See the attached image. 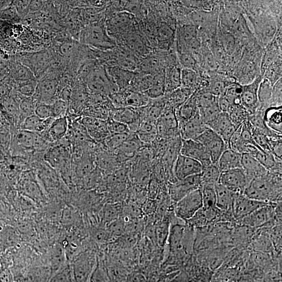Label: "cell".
Instances as JSON below:
<instances>
[{"label": "cell", "mask_w": 282, "mask_h": 282, "mask_svg": "<svg viewBox=\"0 0 282 282\" xmlns=\"http://www.w3.org/2000/svg\"><path fill=\"white\" fill-rule=\"evenodd\" d=\"M202 186L200 174L194 175L169 183L168 193L171 200L176 203L194 190L201 189Z\"/></svg>", "instance_id": "8992f818"}, {"label": "cell", "mask_w": 282, "mask_h": 282, "mask_svg": "<svg viewBox=\"0 0 282 282\" xmlns=\"http://www.w3.org/2000/svg\"><path fill=\"white\" fill-rule=\"evenodd\" d=\"M12 275L9 270L4 269L0 272V282H12Z\"/></svg>", "instance_id": "6125c7cd"}, {"label": "cell", "mask_w": 282, "mask_h": 282, "mask_svg": "<svg viewBox=\"0 0 282 282\" xmlns=\"http://www.w3.org/2000/svg\"><path fill=\"white\" fill-rule=\"evenodd\" d=\"M82 125L89 136L97 141L105 140L109 135L107 122L102 119L86 117L82 119Z\"/></svg>", "instance_id": "ffe728a7"}, {"label": "cell", "mask_w": 282, "mask_h": 282, "mask_svg": "<svg viewBox=\"0 0 282 282\" xmlns=\"http://www.w3.org/2000/svg\"><path fill=\"white\" fill-rule=\"evenodd\" d=\"M192 89L179 88L171 93H166V106L175 110L177 109L194 93Z\"/></svg>", "instance_id": "484cf974"}, {"label": "cell", "mask_w": 282, "mask_h": 282, "mask_svg": "<svg viewBox=\"0 0 282 282\" xmlns=\"http://www.w3.org/2000/svg\"><path fill=\"white\" fill-rule=\"evenodd\" d=\"M105 69L108 74L115 82L119 90L129 89L137 74V72L118 66L105 68Z\"/></svg>", "instance_id": "ac0fdd59"}, {"label": "cell", "mask_w": 282, "mask_h": 282, "mask_svg": "<svg viewBox=\"0 0 282 282\" xmlns=\"http://www.w3.org/2000/svg\"><path fill=\"white\" fill-rule=\"evenodd\" d=\"M218 105L221 112L226 113H228L231 106L224 95L218 97Z\"/></svg>", "instance_id": "91938a15"}, {"label": "cell", "mask_w": 282, "mask_h": 282, "mask_svg": "<svg viewBox=\"0 0 282 282\" xmlns=\"http://www.w3.org/2000/svg\"><path fill=\"white\" fill-rule=\"evenodd\" d=\"M124 230V224L121 221H113L110 225L109 234L111 237L121 236Z\"/></svg>", "instance_id": "6f0895ef"}, {"label": "cell", "mask_w": 282, "mask_h": 282, "mask_svg": "<svg viewBox=\"0 0 282 282\" xmlns=\"http://www.w3.org/2000/svg\"><path fill=\"white\" fill-rule=\"evenodd\" d=\"M44 1H31L30 5V12L34 13L40 11L43 8Z\"/></svg>", "instance_id": "94428289"}, {"label": "cell", "mask_w": 282, "mask_h": 282, "mask_svg": "<svg viewBox=\"0 0 282 282\" xmlns=\"http://www.w3.org/2000/svg\"><path fill=\"white\" fill-rule=\"evenodd\" d=\"M190 229L188 227L181 224H175L169 229L167 239L171 252L174 255H181L187 252L188 234Z\"/></svg>", "instance_id": "30bf717a"}, {"label": "cell", "mask_w": 282, "mask_h": 282, "mask_svg": "<svg viewBox=\"0 0 282 282\" xmlns=\"http://www.w3.org/2000/svg\"><path fill=\"white\" fill-rule=\"evenodd\" d=\"M37 83V79L20 82L18 88L19 93L24 97H32L36 90Z\"/></svg>", "instance_id": "bcb514c9"}, {"label": "cell", "mask_w": 282, "mask_h": 282, "mask_svg": "<svg viewBox=\"0 0 282 282\" xmlns=\"http://www.w3.org/2000/svg\"><path fill=\"white\" fill-rule=\"evenodd\" d=\"M112 152L107 149L98 155L96 162L101 171H109L112 173L122 165L118 160L115 151L114 153Z\"/></svg>", "instance_id": "f546056e"}, {"label": "cell", "mask_w": 282, "mask_h": 282, "mask_svg": "<svg viewBox=\"0 0 282 282\" xmlns=\"http://www.w3.org/2000/svg\"><path fill=\"white\" fill-rule=\"evenodd\" d=\"M181 69L178 64L169 66L166 69V94L171 93L181 87Z\"/></svg>", "instance_id": "83f0119b"}, {"label": "cell", "mask_w": 282, "mask_h": 282, "mask_svg": "<svg viewBox=\"0 0 282 282\" xmlns=\"http://www.w3.org/2000/svg\"><path fill=\"white\" fill-rule=\"evenodd\" d=\"M243 91V85L232 83L226 89L223 95L231 105L241 104V99Z\"/></svg>", "instance_id": "74e56055"}, {"label": "cell", "mask_w": 282, "mask_h": 282, "mask_svg": "<svg viewBox=\"0 0 282 282\" xmlns=\"http://www.w3.org/2000/svg\"><path fill=\"white\" fill-rule=\"evenodd\" d=\"M179 65L182 69L195 70L197 62L194 54L189 53H178Z\"/></svg>", "instance_id": "7dc6e473"}, {"label": "cell", "mask_w": 282, "mask_h": 282, "mask_svg": "<svg viewBox=\"0 0 282 282\" xmlns=\"http://www.w3.org/2000/svg\"><path fill=\"white\" fill-rule=\"evenodd\" d=\"M59 82L56 74L46 73L38 80L36 90L32 97L37 104H51L55 100Z\"/></svg>", "instance_id": "3957f363"}, {"label": "cell", "mask_w": 282, "mask_h": 282, "mask_svg": "<svg viewBox=\"0 0 282 282\" xmlns=\"http://www.w3.org/2000/svg\"><path fill=\"white\" fill-rule=\"evenodd\" d=\"M52 58L48 52L42 51L25 55L21 64L29 68L38 80L50 68Z\"/></svg>", "instance_id": "ba28073f"}, {"label": "cell", "mask_w": 282, "mask_h": 282, "mask_svg": "<svg viewBox=\"0 0 282 282\" xmlns=\"http://www.w3.org/2000/svg\"><path fill=\"white\" fill-rule=\"evenodd\" d=\"M198 110L200 118L206 125L213 121L221 112L219 106H218V101L217 103L210 106Z\"/></svg>", "instance_id": "b9f144b4"}, {"label": "cell", "mask_w": 282, "mask_h": 282, "mask_svg": "<svg viewBox=\"0 0 282 282\" xmlns=\"http://www.w3.org/2000/svg\"><path fill=\"white\" fill-rule=\"evenodd\" d=\"M31 1H13V4L16 9L18 15L21 19L25 18L30 13V5Z\"/></svg>", "instance_id": "db71d44e"}, {"label": "cell", "mask_w": 282, "mask_h": 282, "mask_svg": "<svg viewBox=\"0 0 282 282\" xmlns=\"http://www.w3.org/2000/svg\"><path fill=\"white\" fill-rule=\"evenodd\" d=\"M221 174V172L219 168L213 163L202 166V170L200 174L202 186L204 185L215 186L219 181Z\"/></svg>", "instance_id": "e575fe53"}, {"label": "cell", "mask_w": 282, "mask_h": 282, "mask_svg": "<svg viewBox=\"0 0 282 282\" xmlns=\"http://www.w3.org/2000/svg\"><path fill=\"white\" fill-rule=\"evenodd\" d=\"M278 203H271L260 208L238 221L241 225L259 228L269 222L274 214Z\"/></svg>", "instance_id": "9a60e30c"}, {"label": "cell", "mask_w": 282, "mask_h": 282, "mask_svg": "<svg viewBox=\"0 0 282 282\" xmlns=\"http://www.w3.org/2000/svg\"><path fill=\"white\" fill-rule=\"evenodd\" d=\"M156 125L158 138L168 140L180 136L175 110L167 106L158 119Z\"/></svg>", "instance_id": "5b68a950"}, {"label": "cell", "mask_w": 282, "mask_h": 282, "mask_svg": "<svg viewBox=\"0 0 282 282\" xmlns=\"http://www.w3.org/2000/svg\"><path fill=\"white\" fill-rule=\"evenodd\" d=\"M215 186L203 185L201 188L203 209L210 210L217 208Z\"/></svg>", "instance_id": "8d00e7d4"}, {"label": "cell", "mask_w": 282, "mask_h": 282, "mask_svg": "<svg viewBox=\"0 0 282 282\" xmlns=\"http://www.w3.org/2000/svg\"><path fill=\"white\" fill-rule=\"evenodd\" d=\"M228 114L232 124L236 130L248 121L249 116L248 111L241 104L231 105Z\"/></svg>", "instance_id": "836d02e7"}, {"label": "cell", "mask_w": 282, "mask_h": 282, "mask_svg": "<svg viewBox=\"0 0 282 282\" xmlns=\"http://www.w3.org/2000/svg\"><path fill=\"white\" fill-rule=\"evenodd\" d=\"M215 189L217 208L225 212L232 213V207L238 194L232 192L219 183L215 185Z\"/></svg>", "instance_id": "44dd1931"}, {"label": "cell", "mask_w": 282, "mask_h": 282, "mask_svg": "<svg viewBox=\"0 0 282 282\" xmlns=\"http://www.w3.org/2000/svg\"><path fill=\"white\" fill-rule=\"evenodd\" d=\"M175 33L172 28L166 24H161L157 30V38L162 50H168L173 44Z\"/></svg>", "instance_id": "d6a6232c"}, {"label": "cell", "mask_w": 282, "mask_h": 282, "mask_svg": "<svg viewBox=\"0 0 282 282\" xmlns=\"http://www.w3.org/2000/svg\"><path fill=\"white\" fill-rule=\"evenodd\" d=\"M180 154L199 161L202 166L213 163L206 148L196 140L182 139Z\"/></svg>", "instance_id": "2e32d148"}, {"label": "cell", "mask_w": 282, "mask_h": 282, "mask_svg": "<svg viewBox=\"0 0 282 282\" xmlns=\"http://www.w3.org/2000/svg\"><path fill=\"white\" fill-rule=\"evenodd\" d=\"M126 107L142 108L149 105L151 99L145 93L137 92L129 89L125 90Z\"/></svg>", "instance_id": "d590c367"}, {"label": "cell", "mask_w": 282, "mask_h": 282, "mask_svg": "<svg viewBox=\"0 0 282 282\" xmlns=\"http://www.w3.org/2000/svg\"><path fill=\"white\" fill-rule=\"evenodd\" d=\"M264 117L266 124L271 129L282 133L281 106L267 108L264 112Z\"/></svg>", "instance_id": "4dcf8cb0"}, {"label": "cell", "mask_w": 282, "mask_h": 282, "mask_svg": "<svg viewBox=\"0 0 282 282\" xmlns=\"http://www.w3.org/2000/svg\"><path fill=\"white\" fill-rule=\"evenodd\" d=\"M262 81V77L259 76L255 81L243 86L241 105L248 111L249 115L255 114L259 108L258 90Z\"/></svg>", "instance_id": "5bb4252c"}, {"label": "cell", "mask_w": 282, "mask_h": 282, "mask_svg": "<svg viewBox=\"0 0 282 282\" xmlns=\"http://www.w3.org/2000/svg\"><path fill=\"white\" fill-rule=\"evenodd\" d=\"M196 141L206 148L212 162L216 165L223 153L229 149L222 138L208 127Z\"/></svg>", "instance_id": "52a82bcc"}, {"label": "cell", "mask_w": 282, "mask_h": 282, "mask_svg": "<svg viewBox=\"0 0 282 282\" xmlns=\"http://www.w3.org/2000/svg\"><path fill=\"white\" fill-rule=\"evenodd\" d=\"M208 128L200 118L199 113L179 128L180 135L182 140H196Z\"/></svg>", "instance_id": "d6986e66"}, {"label": "cell", "mask_w": 282, "mask_h": 282, "mask_svg": "<svg viewBox=\"0 0 282 282\" xmlns=\"http://www.w3.org/2000/svg\"><path fill=\"white\" fill-rule=\"evenodd\" d=\"M270 203L250 199L243 194H238L232 207V215L239 221L254 211Z\"/></svg>", "instance_id": "7c38bea8"}, {"label": "cell", "mask_w": 282, "mask_h": 282, "mask_svg": "<svg viewBox=\"0 0 282 282\" xmlns=\"http://www.w3.org/2000/svg\"><path fill=\"white\" fill-rule=\"evenodd\" d=\"M0 19L14 22H18L21 19L13 2L10 6L0 13Z\"/></svg>", "instance_id": "816d5d0a"}, {"label": "cell", "mask_w": 282, "mask_h": 282, "mask_svg": "<svg viewBox=\"0 0 282 282\" xmlns=\"http://www.w3.org/2000/svg\"></svg>", "instance_id": "03108f58"}, {"label": "cell", "mask_w": 282, "mask_h": 282, "mask_svg": "<svg viewBox=\"0 0 282 282\" xmlns=\"http://www.w3.org/2000/svg\"><path fill=\"white\" fill-rule=\"evenodd\" d=\"M37 103L33 97H25L19 105V110L24 120L27 117L35 115Z\"/></svg>", "instance_id": "f6af8a7d"}, {"label": "cell", "mask_w": 282, "mask_h": 282, "mask_svg": "<svg viewBox=\"0 0 282 282\" xmlns=\"http://www.w3.org/2000/svg\"><path fill=\"white\" fill-rule=\"evenodd\" d=\"M105 22L103 19L84 27L80 38L82 44L102 52L114 50L116 41L108 33Z\"/></svg>", "instance_id": "7a4b0ae2"}, {"label": "cell", "mask_w": 282, "mask_h": 282, "mask_svg": "<svg viewBox=\"0 0 282 282\" xmlns=\"http://www.w3.org/2000/svg\"><path fill=\"white\" fill-rule=\"evenodd\" d=\"M12 2V1H0V13L10 6Z\"/></svg>", "instance_id": "e7e4bbea"}, {"label": "cell", "mask_w": 282, "mask_h": 282, "mask_svg": "<svg viewBox=\"0 0 282 282\" xmlns=\"http://www.w3.org/2000/svg\"><path fill=\"white\" fill-rule=\"evenodd\" d=\"M16 69L17 79L19 82L37 79L32 70L22 64H19Z\"/></svg>", "instance_id": "f907efd6"}, {"label": "cell", "mask_w": 282, "mask_h": 282, "mask_svg": "<svg viewBox=\"0 0 282 282\" xmlns=\"http://www.w3.org/2000/svg\"><path fill=\"white\" fill-rule=\"evenodd\" d=\"M95 169L94 160L88 156L80 159L76 167L77 175L80 177H86Z\"/></svg>", "instance_id": "7bdbcfd3"}, {"label": "cell", "mask_w": 282, "mask_h": 282, "mask_svg": "<svg viewBox=\"0 0 282 282\" xmlns=\"http://www.w3.org/2000/svg\"><path fill=\"white\" fill-rule=\"evenodd\" d=\"M48 282H71L70 271L65 268L56 273Z\"/></svg>", "instance_id": "9f6ffc18"}, {"label": "cell", "mask_w": 282, "mask_h": 282, "mask_svg": "<svg viewBox=\"0 0 282 282\" xmlns=\"http://www.w3.org/2000/svg\"><path fill=\"white\" fill-rule=\"evenodd\" d=\"M232 82H227L221 79H215L208 84L205 88H202L209 91L217 97L223 95L226 89Z\"/></svg>", "instance_id": "60d3db41"}, {"label": "cell", "mask_w": 282, "mask_h": 282, "mask_svg": "<svg viewBox=\"0 0 282 282\" xmlns=\"http://www.w3.org/2000/svg\"><path fill=\"white\" fill-rule=\"evenodd\" d=\"M207 125L209 128L220 136L229 149H230V141L236 129L232 124L228 113L221 112L219 115Z\"/></svg>", "instance_id": "e0dca14e"}, {"label": "cell", "mask_w": 282, "mask_h": 282, "mask_svg": "<svg viewBox=\"0 0 282 282\" xmlns=\"http://www.w3.org/2000/svg\"><path fill=\"white\" fill-rule=\"evenodd\" d=\"M203 207L201 189L194 190L175 203L176 216L187 222Z\"/></svg>", "instance_id": "277c9868"}, {"label": "cell", "mask_w": 282, "mask_h": 282, "mask_svg": "<svg viewBox=\"0 0 282 282\" xmlns=\"http://www.w3.org/2000/svg\"><path fill=\"white\" fill-rule=\"evenodd\" d=\"M81 48L75 40L66 41L61 45L59 52L63 57L73 59L80 52Z\"/></svg>", "instance_id": "ab89813d"}, {"label": "cell", "mask_w": 282, "mask_h": 282, "mask_svg": "<svg viewBox=\"0 0 282 282\" xmlns=\"http://www.w3.org/2000/svg\"><path fill=\"white\" fill-rule=\"evenodd\" d=\"M242 154L230 149L226 150L221 155L216 165L221 172L242 168Z\"/></svg>", "instance_id": "cb8c5ba5"}, {"label": "cell", "mask_w": 282, "mask_h": 282, "mask_svg": "<svg viewBox=\"0 0 282 282\" xmlns=\"http://www.w3.org/2000/svg\"><path fill=\"white\" fill-rule=\"evenodd\" d=\"M198 112L199 110L197 106L194 91V93L185 103H183L179 108L175 110L179 128L183 124L195 117Z\"/></svg>", "instance_id": "603a6c76"}, {"label": "cell", "mask_w": 282, "mask_h": 282, "mask_svg": "<svg viewBox=\"0 0 282 282\" xmlns=\"http://www.w3.org/2000/svg\"><path fill=\"white\" fill-rule=\"evenodd\" d=\"M130 134V132L109 135L105 140L107 149L111 151H115L128 139Z\"/></svg>", "instance_id": "f35d334b"}, {"label": "cell", "mask_w": 282, "mask_h": 282, "mask_svg": "<svg viewBox=\"0 0 282 282\" xmlns=\"http://www.w3.org/2000/svg\"><path fill=\"white\" fill-rule=\"evenodd\" d=\"M18 143L26 149H39L45 144V140L38 133L21 130L17 135Z\"/></svg>", "instance_id": "d4e9b609"}, {"label": "cell", "mask_w": 282, "mask_h": 282, "mask_svg": "<svg viewBox=\"0 0 282 282\" xmlns=\"http://www.w3.org/2000/svg\"><path fill=\"white\" fill-rule=\"evenodd\" d=\"M52 117L54 119L65 117L68 109V103L61 99H56L51 104Z\"/></svg>", "instance_id": "c3c4849f"}, {"label": "cell", "mask_w": 282, "mask_h": 282, "mask_svg": "<svg viewBox=\"0 0 282 282\" xmlns=\"http://www.w3.org/2000/svg\"><path fill=\"white\" fill-rule=\"evenodd\" d=\"M242 168L250 181L266 174L268 171L255 158L247 154H242Z\"/></svg>", "instance_id": "7402d4cb"}, {"label": "cell", "mask_w": 282, "mask_h": 282, "mask_svg": "<svg viewBox=\"0 0 282 282\" xmlns=\"http://www.w3.org/2000/svg\"><path fill=\"white\" fill-rule=\"evenodd\" d=\"M121 210V206L119 204H108L105 208L104 214L106 218L112 222L120 213Z\"/></svg>", "instance_id": "11a10c76"}, {"label": "cell", "mask_w": 282, "mask_h": 282, "mask_svg": "<svg viewBox=\"0 0 282 282\" xmlns=\"http://www.w3.org/2000/svg\"><path fill=\"white\" fill-rule=\"evenodd\" d=\"M202 170V166L199 161L180 154L175 162L173 174L176 180H181L200 174Z\"/></svg>", "instance_id": "4fadbf2b"}, {"label": "cell", "mask_w": 282, "mask_h": 282, "mask_svg": "<svg viewBox=\"0 0 282 282\" xmlns=\"http://www.w3.org/2000/svg\"><path fill=\"white\" fill-rule=\"evenodd\" d=\"M88 282H107L104 273L101 268L99 267L98 264L93 274H91Z\"/></svg>", "instance_id": "680465c9"}, {"label": "cell", "mask_w": 282, "mask_h": 282, "mask_svg": "<svg viewBox=\"0 0 282 282\" xmlns=\"http://www.w3.org/2000/svg\"><path fill=\"white\" fill-rule=\"evenodd\" d=\"M169 223L167 220H163L159 223L155 229V238L160 247H163L167 241L169 235Z\"/></svg>", "instance_id": "ee69618b"}, {"label": "cell", "mask_w": 282, "mask_h": 282, "mask_svg": "<svg viewBox=\"0 0 282 282\" xmlns=\"http://www.w3.org/2000/svg\"><path fill=\"white\" fill-rule=\"evenodd\" d=\"M68 129V122L66 116L54 119L47 131L48 138L52 141L61 140L67 135Z\"/></svg>", "instance_id": "f1b7e54d"}, {"label": "cell", "mask_w": 282, "mask_h": 282, "mask_svg": "<svg viewBox=\"0 0 282 282\" xmlns=\"http://www.w3.org/2000/svg\"><path fill=\"white\" fill-rule=\"evenodd\" d=\"M250 180L241 168L221 172L218 183L232 192L243 194Z\"/></svg>", "instance_id": "9c48e42d"}, {"label": "cell", "mask_w": 282, "mask_h": 282, "mask_svg": "<svg viewBox=\"0 0 282 282\" xmlns=\"http://www.w3.org/2000/svg\"><path fill=\"white\" fill-rule=\"evenodd\" d=\"M107 124L109 135L130 132L128 125L115 121L111 118L108 119Z\"/></svg>", "instance_id": "681fc988"}, {"label": "cell", "mask_w": 282, "mask_h": 282, "mask_svg": "<svg viewBox=\"0 0 282 282\" xmlns=\"http://www.w3.org/2000/svg\"><path fill=\"white\" fill-rule=\"evenodd\" d=\"M243 194L250 199L260 201L280 202L282 196V174L268 171L264 176L252 179Z\"/></svg>", "instance_id": "6da1fadb"}, {"label": "cell", "mask_w": 282, "mask_h": 282, "mask_svg": "<svg viewBox=\"0 0 282 282\" xmlns=\"http://www.w3.org/2000/svg\"><path fill=\"white\" fill-rule=\"evenodd\" d=\"M35 115L42 120L52 117L51 104H37L36 108H35Z\"/></svg>", "instance_id": "f5cc1de1"}, {"label": "cell", "mask_w": 282, "mask_h": 282, "mask_svg": "<svg viewBox=\"0 0 282 282\" xmlns=\"http://www.w3.org/2000/svg\"><path fill=\"white\" fill-rule=\"evenodd\" d=\"M144 93L151 100L159 98L165 95V70L153 75L151 86Z\"/></svg>", "instance_id": "4316f807"}, {"label": "cell", "mask_w": 282, "mask_h": 282, "mask_svg": "<svg viewBox=\"0 0 282 282\" xmlns=\"http://www.w3.org/2000/svg\"><path fill=\"white\" fill-rule=\"evenodd\" d=\"M145 279L142 274L134 273L129 278V282H145Z\"/></svg>", "instance_id": "be15d7a7"}, {"label": "cell", "mask_w": 282, "mask_h": 282, "mask_svg": "<svg viewBox=\"0 0 282 282\" xmlns=\"http://www.w3.org/2000/svg\"><path fill=\"white\" fill-rule=\"evenodd\" d=\"M93 253L84 252L77 257L73 265L74 278L76 282H88L96 266Z\"/></svg>", "instance_id": "8fae6325"}, {"label": "cell", "mask_w": 282, "mask_h": 282, "mask_svg": "<svg viewBox=\"0 0 282 282\" xmlns=\"http://www.w3.org/2000/svg\"><path fill=\"white\" fill-rule=\"evenodd\" d=\"M200 76L196 70L182 69L181 72V87L194 90L201 88Z\"/></svg>", "instance_id": "1f68e13d"}]
</instances>
